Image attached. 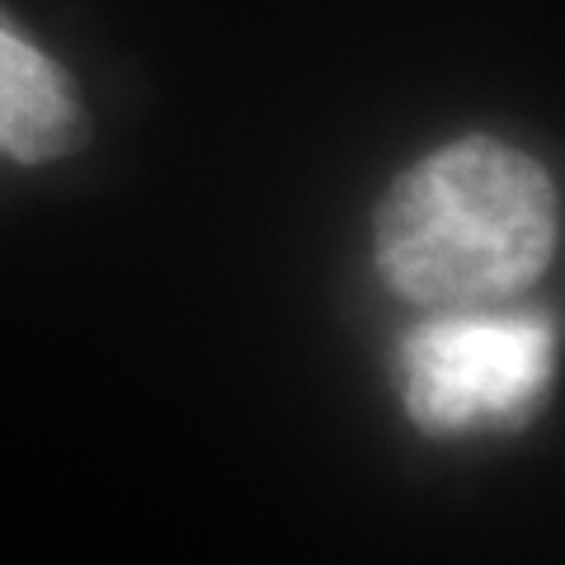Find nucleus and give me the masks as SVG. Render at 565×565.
I'll use <instances>...</instances> for the list:
<instances>
[{"mask_svg":"<svg viewBox=\"0 0 565 565\" xmlns=\"http://www.w3.org/2000/svg\"><path fill=\"white\" fill-rule=\"evenodd\" d=\"M556 184L533 156L462 137L424 156L377 207V269L419 307H481L527 288L556 255Z\"/></svg>","mask_w":565,"mask_h":565,"instance_id":"obj_1","label":"nucleus"},{"mask_svg":"<svg viewBox=\"0 0 565 565\" xmlns=\"http://www.w3.org/2000/svg\"><path fill=\"white\" fill-rule=\"evenodd\" d=\"M556 367L546 316H438L405 334L396 353L401 401L424 434L514 424L542 401Z\"/></svg>","mask_w":565,"mask_h":565,"instance_id":"obj_2","label":"nucleus"},{"mask_svg":"<svg viewBox=\"0 0 565 565\" xmlns=\"http://www.w3.org/2000/svg\"><path fill=\"white\" fill-rule=\"evenodd\" d=\"M76 137L81 109L66 71L0 20V156L24 166L57 161Z\"/></svg>","mask_w":565,"mask_h":565,"instance_id":"obj_3","label":"nucleus"}]
</instances>
